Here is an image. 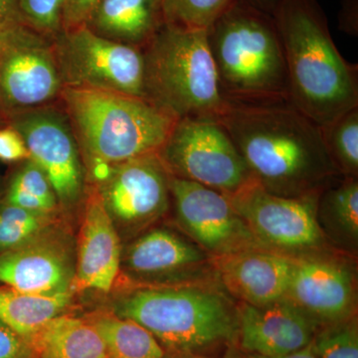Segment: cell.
I'll return each instance as SVG.
<instances>
[{"mask_svg": "<svg viewBox=\"0 0 358 358\" xmlns=\"http://www.w3.org/2000/svg\"><path fill=\"white\" fill-rule=\"evenodd\" d=\"M171 195L178 222L211 258L265 248L224 193L171 176Z\"/></svg>", "mask_w": 358, "mask_h": 358, "instance_id": "13", "label": "cell"}, {"mask_svg": "<svg viewBox=\"0 0 358 358\" xmlns=\"http://www.w3.org/2000/svg\"><path fill=\"white\" fill-rule=\"evenodd\" d=\"M238 338L248 355L282 357L312 343L317 322L288 299L263 307L237 303Z\"/></svg>", "mask_w": 358, "mask_h": 358, "instance_id": "18", "label": "cell"}, {"mask_svg": "<svg viewBox=\"0 0 358 358\" xmlns=\"http://www.w3.org/2000/svg\"><path fill=\"white\" fill-rule=\"evenodd\" d=\"M334 166L346 178L358 173V107L322 128Z\"/></svg>", "mask_w": 358, "mask_h": 358, "instance_id": "25", "label": "cell"}, {"mask_svg": "<svg viewBox=\"0 0 358 358\" xmlns=\"http://www.w3.org/2000/svg\"><path fill=\"white\" fill-rule=\"evenodd\" d=\"M235 0H162L164 23L186 28L207 30Z\"/></svg>", "mask_w": 358, "mask_h": 358, "instance_id": "27", "label": "cell"}, {"mask_svg": "<svg viewBox=\"0 0 358 358\" xmlns=\"http://www.w3.org/2000/svg\"><path fill=\"white\" fill-rule=\"evenodd\" d=\"M2 201L40 213L56 214L59 209L50 181L31 159L24 160L18 167Z\"/></svg>", "mask_w": 358, "mask_h": 358, "instance_id": "24", "label": "cell"}, {"mask_svg": "<svg viewBox=\"0 0 358 358\" xmlns=\"http://www.w3.org/2000/svg\"><path fill=\"white\" fill-rule=\"evenodd\" d=\"M59 102L92 185L115 164L159 152L178 121L145 98L114 92L64 88Z\"/></svg>", "mask_w": 358, "mask_h": 358, "instance_id": "3", "label": "cell"}, {"mask_svg": "<svg viewBox=\"0 0 358 358\" xmlns=\"http://www.w3.org/2000/svg\"><path fill=\"white\" fill-rule=\"evenodd\" d=\"M223 358H247L246 357H244V355H242L241 353H239L236 352V350H230V352H228L226 353L225 357Z\"/></svg>", "mask_w": 358, "mask_h": 358, "instance_id": "37", "label": "cell"}, {"mask_svg": "<svg viewBox=\"0 0 358 358\" xmlns=\"http://www.w3.org/2000/svg\"><path fill=\"white\" fill-rule=\"evenodd\" d=\"M169 174L231 194L252 178L243 157L217 120L182 117L159 152Z\"/></svg>", "mask_w": 358, "mask_h": 358, "instance_id": "8", "label": "cell"}, {"mask_svg": "<svg viewBox=\"0 0 358 358\" xmlns=\"http://www.w3.org/2000/svg\"><path fill=\"white\" fill-rule=\"evenodd\" d=\"M30 343L39 358H108L93 324L66 313L42 327Z\"/></svg>", "mask_w": 358, "mask_h": 358, "instance_id": "21", "label": "cell"}, {"mask_svg": "<svg viewBox=\"0 0 358 358\" xmlns=\"http://www.w3.org/2000/svg\"><path fill=\"white\" fill-rule=\"evenodd\" d=\"M162 24V0H101L86 26L103 38L143 49Z\"/></svg>", "mask_w": 358, "mask_h": 358, "instance_id": "20", "label": "cell"}, {"mask_svg": "<svg viewBox=\"0 0 358 358\" xmlns=\"http://www.w3.org/2000/svg\"><path fill=\"white\" fill-rule=\"evenodd\" d=\"M1 32H2V31H1ZM1 32H0V33H1Z\"/></svg>", "mask_w": 358, "mask_h": 358, "instance_id": "40", "label": "cell"}, {"mask_svg": "<svg viewBox=\"0 0 358 358\" xmlns=\"http://www.w3.org/2000/svg\"><path fill=\"white\" fill-rule=\"evenodd\" d=\"M101 0H63L62 30L87 24Z\"/></svg>", "mask_w": 358, "mask_h": 358, "instance_id": "33", "label": "cell"}, {"mask_svg": "<svg viewBox=\"0 0 358 358\" xmlns=\"http://www.w3.org/2000/svg\"><path fill=\"white\" fill-rule=\"evenodd\" d=\"M62 6L63 0H18L21 22L53 39L62 31Z\"/></svg>", "mask_w": 358, "mask_h": 358, "instance_id": "30", "label": "cell"}, {"mask_svg": "<svg viewBox=\"0 0 358 358\" xmlns=\"http://www.w3.org/2000/svg\"><path fill=\"white\" fill-rule=\"evenodd\" d=\"M143 52L147 100L178 120H218L228 102L219 88L207 30L164 23Z\"/></svg>", "mask_w": 358, "mask_h": 358, "instance_id": "6", "label": "cell"}, {"mask_svg": "<svg viewBox=\"0 0 358 358\" xmlns=\"http://www.w3.org/2000/svg\"><path fill=\"white\" fill-rule=\"evenodd\" d=\"M87 320L100 334L108 358H164V348L147 329L114 312H96Z\"/></svg>", "mask_w": 358, "mask_h": 358, "instance_id": "23", "label": "cell"}, {"mask_svg": "<svg viewBox=\"0 0 358 358\" xmlns=\"http://www.w3.org/2000/svg\"><path fill=\"white\" fill-rule=\"evenodd\" d=\"M6 124V117H4V115L1 114V112H0V127L4 126Z\"/></svg>", "mask_w": 358, "mask_h": 358, "instance_id": "38", "label": "cell"}, {"mask_svg": "<svg viewBox=\"0 0 358 358\" xmlns=\"http://www.w3.org/2000/svg\"><path fill=\"white\" fill-rule=\"evenodd\" d=\"M29 159V152L20 134L9 124L0 127V160L13 164Z\"/></svg>", "mask_w": 358, "mask_h": 358, "instance_id": "31", "label": "cell"}, {"mask_svg": "<svg viewBox=\"0 0 358 358\" xmlns=\"http://www.w3.org/2000/svg\"><path fill=\"white\" fill-rule=\"evenodd\" d=\"M294 258L275 250L257 248L211 258V263L219 282L230 296L263 307L286 296Z\"/></svg>", "mask_w": 358, "mask_h": 358, "instance_id": "17", "label": "cell"}, {"mask_svg": "<svg viewBox=\"0 0 358 358\" xmlns=\"http://www.w3.org/2000/svg\"><path fill=\"white\" fill-rule=\"evenodd\" d=\"M244 1L259 9V10L272 15L275 7L278 6L281 0H244Z\"/></svg>", "mask_w": 358, "mask_h": 358, "instance_id": "36", "label": "cell"}, {"mask_svg": "<svg viewBox=\"0 0 358 358\" xmlns=\"http://www.w3.org/2000/svg\"><path fill=\"white\" fill-rule=\"evenodd\" d=\"M317 358H358V329L355 317L329 324L312 343Z\"/></svg>", "mask_w": 358, "mask_h": 358, "instance_id": "29", "label": "cell"}, {"mask_svg": "<svg viewBox=\"0 0 358 358\" xmlns=\"http://www.w3.org/2000/svg\"><path fill=\"white\" fill-rule=\"evenodd\" d=\"M31 343L0 320V358H33Z\"/></svg>", "mask_w": 358, "mask_h": 358, "instance_id": "32", "label": "cell"}, {"mask_svg": "<svg viewBox=\"0 0 358 358\" xmlns=\"http://www.w3.org/2000/svg\"><path fill=\"white\" fill-rule=\"evenodd\" d=\"M72 291L108 293L121 272L122 240L93 187L85 197Z\"/></svg>", "mask_w": 358, "mask_h": 358, "instance_id": "19", "label": "cell"}, {"mask_svg": "<svg viewBox=\"0 0 358 358\" xmlns=\"http://www.w3.org/2000/svg\"><path fill=\"white\" fill-rule=\"evenodd\" d=\"M122 250L121 270L143 286L202 281L211 257L194 242L167 228L141 233Z\"/></svg>", "mask_w": 358, "mask_h": 358, "instance_id": "15", "label": "cell"}, {"mask_svg": "<svg viewBox=\"0 0 358 358\" xmlns=\"http://www.w3.org/2000/svg\"><path fill=\"white\" fill-rule=\"evenodd\" d=\"M92 187L121 240L147 231L171 206V174L157 152L115 164Z\"/></svg>", "mask_w": 358, "mask_h": 358, "instance_id": "12", "label": "cell"}, {"mask_svg": "<svg viewBox=\"0 0 358 358\" xmlns=\"http://www.w3.org/2000/svg\"><path fill=\"white\" fill-rule=\"evenodd\" d=\"M272 16L286 58L289 102L320 128L357 108V66L339 53L317 0H281Z\"/></svg>", "mask_w": 358, "mask_h": 358, "instance_id": "2", "label": "cell"}, {"mask_svg": "<svg viewBox=\"0 0 358 358\" xmlns=\"http://www.w3.org/2000/svg\"><path fill=\"white\" fill-rule=\"evenodd\" d=\"M322 193V192H320ZM319 206L338 225L348 236L357 239L358 183L357 179L346 178L336 187L327 190L324 196L320 194Z\"/></svg>", "mask_w": 358, "mask_h": 358, "instance_id": "28", "label": "cell"}, {"mask_svg": "<svg viewBox=\"0 0 358 358\" xmlns=\"http://www.w3.org/2000/svg\"><path fill=\"white\" fill-rule=\"evenodd\" d=\"M55 215L0 201V253L29 242L55 224Z\"/></svg>", "mask_w": 358, "mask_h": 358, "instance_id": "26", "label": "cell"}, {"mask_svg": "<svg viewBox=\"0 0 358 358\" xmlns=\"http://www.w3.org/2000/svg\"><path fill=\"white\" fill-rule=\"evenodd\" d=\"M188 358V357H187ZM189 358H200V357H189Z\"/></svg>", "mask_w": 358, "mask_h": 358, "instance_id": "39", "label": "cell"}, {"mask_svg": "<svg viewBox=\"0 0 358 358\" xmlns=\"http://www.w3.org/2000/svg\"><path fill=\"white\" fill-rule=\"evenodd\" d=\"M207 41L227 102H289L286 58L272 15L235 0L207 29Z\"/></svg>", "mask_w": 358, "mask_h": 358, "instance_id": "4", "label": "cell"}, {"mask_svg": "<svg viewBox=\"0 0 358 358\" xmlns=\"http://www.w3.org/2000/svg\"><path fill=\"white\" fill-rule=\"evenodd\" d=\"M75 267L76 244L53 224L27 243L0 253V284L27 293H73Z\"/></svg>", "mask_w": 358, "mask_h": 358, "instance_id": "14", "label": "cell"}, {"mask_svg": "<svg viewBox=\"0 0 358 358\" xmlns=\"http://www.w3.org/2000/svg\"><path fill=\"white\" fill-rule=\"evenodd\" d=\"M57 103L7 115L6 121L22 136L29 159L46 174L59 208L73 210L86 197L88 182L74 129Z\"/></svg>", "mask_w": 358, "mask_h": 358, "instance_id": "9", "label": "cell"}, {"mask_svg": "<svg viewBox=\"0 0 358 358\" xmlns=\"http://www.w3.org/2000/svg\"><path fill=\"white\" fill-rule=\"evenodd\" d=\"M247 358H317L315 353L313 352L312 345H308L305 346V348H301L300 350H296V352L289 353V355H282V357H263V355H247Z\"/></svg>", "mask_w": 358, "mask_h": 358, "instance_id": "35", "label": "cell"}, {"mask_svg": "<svg viewBox=\"0 0 358 358\" xmlns=\"http://www.w3.org/2000/svg\"><path fill=\"white\" fill-rule=\"evenodd\" d=\"M52 42L64 88L145 98L143 49L103 38L86 25L62 30Z\"/></svg>", "mask_w": 358, "mask_h": 358, "instance_id": "7", "label": "cell"}, {"mask_svg": "<svg viewBox=\"0 0 358 358\" xmlns=\"http://www.w3.org/2000/svg\"><path fill=\"white\" fill-rule=\"evenodd\" d=\"M315 322L333 324L352 317L355 277L345 264L331 258L294 256L286 296Z\"/></svg>", "mask_w": 358, "mask_h": 358, "instance_id": "16", "label": "cell"}, {"mask_svg": "<svg viewBox=\"0 0 358 358\" xmlns=\"http://www.w3.org/2000/svg\"><path fill=\"white\" fill-rule=\"evenodd\" d=\"M322 192L282 196L268 192L252 178L237 192L226 195L259 243L292 255L324 244L317 217Z\"/></svg>", "mask_w": 358, "mask_h": 358, "instance_id": "11", "label": "cell"}, {"mask_svg": "<svg viewBox=\"0 0 358 358\" xmlns=\"http://www.w3.org/2000/svg\"><path fill=\"white\" fill-rule=\"evenodd\" d=\"M63 89L52 39L22 22L0 33V112L4 117L57 103Z\"/></svg>", "mask_w": 358, "mask_h": 358, "instance_id": "10", "label": "cell"}, {"mask_svg": "<svg viewBox=\"0 0 358 358\" xmlns=\"http://www.w3.org/2000/svg\"><path fill=\"white\" fill-rule=\"evenodd\" d=\"M217 121L268 192L301 196L322 192L338 173L322 129L289 102H228Z\"/></svg>", "mask_w": 358, "mask_h": 358, "instance_id": "1", "label": "cell"}, {"mask_svg": "<svg viewBox=\"0 0 358 358\" xmlns=\"http://www.w3.org/2000/svg\"><path fill=\"white\" fill-rule=\"evenodd\" d=\"M113 312L138 322L160 345L180 355L238 338L236 303L205 280L131 289L117 299Z\"/></svg>", "mask_w": 358, "mask_h": 358, "instance_id": "5", "label": "cell"}, {"mask_svg": "<svg viewBox=\"0 0 358 358\" xmlns=\"http://www.w3.org/2000/svg\"><path fill=\"white\" fill-rule=\"evenodd\" d=\"M21 22L18 0H0V32Z\"/></svg>", "mask_w": 358, "mask_h": 358, "instance_id": "34", "label": "cell"}, {"mask_svg": "<svg viewBox=\"0 0 358 358\" xmlns=\"http://www.w3.org/2000/svg\"><path fill=\"white\" fill-rule=\"evenodd\" d=\"M73 293L42 294L0 287V320L30 341L52 320L64 315Z\"/></svg>", "mask_w": 358, "mask_h": 358, "instance_id": "22", "label": "cell"}]
</instances>
